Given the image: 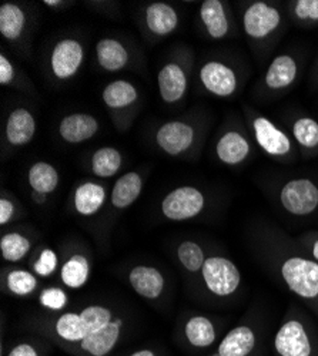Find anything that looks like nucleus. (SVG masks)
<instances>
[{
	"label": "nucleus",
	"instance_id": "31",
	"mask_svg": "<svg viewBox=\"0 0 318 356\" xmlns=\"http://www.w3.org/2000/svg\"><path fill=\"white\" fill-rule=\"evenodd\" d=\"M56 331L59 334L61 338L76 342V341H83L86 337L89 335L88 328L81 319L80 315L77 314H65L59 318L56 323Z\"/></svg>",
	"mask_w": 318,
	"mask_h": 356
},
{
	"label": "nucleus",
	"instance_id": "38",
	"mask_svg": "<svg viewBox=\"0 0 318 356\" xmlns=\"http://www.w3.org/2000/svg\"><path fill=\"white\" fill-rule=\"evenodd\" d=\"M57 266V257L51 250H45L40 254V258L35 264V271L42 277H49L53 274Z\"/></svg>",
	"mask_w": 318,
	"mask_h": 356
},
{
	"label": "nucleus",
	"instance_id": "43",
	"mask_svg": "<svg viewBox=\"0 0 318 356\" xmlns=\"http://www.w3.org/2000/svg\"><path fill=\"white\" fill-rule=\"evenodd\" d=\"M132 356H156V355L149 349H143V350H138V352L133 353Z\"/></svg>",
	"mask_w": 318,
	"mask_h": 356
},
{
	"label": "nucleus",
	"instance_id": "42",
	"mask_svg": "<svg viewBox=\"0 0 318 356\" xmlns=\"http://www.w3.org/2000/svg\"><path fill=\"white\" fill-rule=\"evenodd\" d=\"M311 255L315 262H318V240H315L311 245Z\"/></svg>",
	"mask_w": 318,
	"mask_h": 356
},
{
	"label": "nucleus",
	"instance_id": "24",
	"mask_svg": "<svg viewBox=\"0 0 318 356\" xmlns=\"http://www.w3.org/2000/svg\"><path fill=\"white\" fill-rule=\"evenodd\" d=\"M186 337L193 346L207 348L216 339L214 325L206 316H194L186 325Z\"/></svg>",
	"mask_w": 318,
	"mask_h": 356
},
{
	"label": "nucleus",
	"instance_id": "16",
	"mask_svg": "<svg viewBox=\"0 0 318 356\" xmlns=\"http://www.w3.org/2000/svg\"><path fill=\"white\" fill-rule=\"evenodd\" d=\"M255 346V335L248 326L231 330L218 345V356H247Z\"/></svg>",
	"mask_w": 318,
	"mask_h": 356
},
{
	"label": "nucleus",
	"instance_id": "13",
	"mask_svg": "<svg viewBox=\"0 0 318 356\" xmlns=\"http://www.w3.org/2000/svg\"><path fill=\"white\" fill-rule=\"evenodd\" d=\"M129 280L133 289L144 298L156 300L163 292L164 278L160 271L152 266H136L132 270Z\"/></svg>",
	"mask_w": 318,
	"mask_h": 356
},
{
	"label": "nucleus",
	"instance_id": "32",
	"mask_svg": "<svg viewBox=\"0 0 318 356\" xmlns=\"http://www.w3.org/2000/svg\"><path fill=\"white\" fill-rule=\"evenodd\" d=\"M0 248H2V255L6 261L16 262L20 261L31 250V243L26 236L12 232L5 235L0 241Z\"/></svg>",
	"mask_w": 318,
	"mask_h": 356
},
{
	"label": "nucleus",
	"instance_id": "36",
	"mask_svg": "<svg viewBox=\"0 0 318 356\" xmlns=\"http://www.w3.org/2000/svg\"><path fill=\"white\" fill-rule=\"evenodd\" d=\"M293 15L304 23H318V0H297L293 3Z\"/></svg>",
	"mask_w": 318,
	"mask_h": 356
},
{
	"label": "nucleus",
	"instance_id": "30",
	"mask_svg": "<svg viewBox=\"0 0 318 356\" xmlns=\"http://www.w3.org/2000/svg\"><path fill=\"white\" fill-rule=\"evenodd\" d=\"M296 141L305 152L318 150V123L311 117H301L293 124Z\"/></svg>",
	"mask_w": 318,
	"mask_h": 356
},
{
	"label": "nucleus",
	"instance_id": "37",
	"mask_svg": "<svg viewBox=\"0 0 318 356\" xmlns=\"http://www.w3.org/2000/svg\"><path fill=\"white\" fill-rule=\"evenodd\" d=\"M40 304L49 309H62L67 304V295L61 288H47L40 293Z\"/></svg>",
	"mask_w": 318,
	"mask_h": 356
},
{
	"label": "nucleus",
	"instance_id": "33",
	"mask_svg": "<svg viewBox=\"0 0 318 356\" xmlns=\"http://www.w3.org/2000/svg\"><path fill=\"white\" fill-rule=\"evenodd\" d=\"M179 259L183 264L184 268L191 273H197L198 270H203V265L206 262L205 252L196 243L186 241L179 247Z\"/></svg>",
	"mask_w": 318,
	"mask_h": 356
},
{
	"label": "nucleus",
	"instance_id": "17",
	"mask_svg": "<svg viewBox=\"0 0 318 356\" xmlns=\"http://www.w3.org/2000/svg\"><path fill=\"white\" fill-rule=\"evenodd\" d=\"M187 80L184 72L177 65H167L159 73V88L164 102L175 103L186 92Z\"/></svg>",
	"mask_w": 318,
	"mask_h": 356
},
{
	"label": "nucleus",
	"instance_id": "2",
	"mask_svg": "<svg viewBox=\"0 0 318 356\" xmlns=\"http://www.w3.org/2000/svg\"><path fill=\"white\" fill-rule=\"evenodd\" d=\"M284 210L293 216L304 217L318 209V187L308 178L288 181L280 191Z\"/></svg>",
	"mask_w": 318,
	"mask_h": 356
},
{
	"label": "nucleus",
	"instance_id": "12",
	"mask_svg": "<svg viewBox=\"0 0 318 356\" xmlns=\"http://www.w3.org/2000/svg\"><path fill=\"white\" fill-rule=\"evenodd\" d=\"M216 152L218 159L228 165L243 163L250 154V143L239 131H227L217 143Z\"/></svg>",
	"mask_w": 318,
	"mask_h": 356
},
{
	"label": "nucleus",
	"instance_id": "9",
	"mask_svg": "<svg viewBox=\"0 0 318 356\" xmlns=\"http://www.w3.org/2000/svg\"><path fill=\"white\" fill-rule=\"evenodd\" d=\"M83 62V47L73 39H66L56 44L51 53V69L59 79L72 77Z\"/></svg>",
	"mask_w": 318,
	"mask_h": 356
},
{
	"label": "nucleus",
	"instance_id": "45",
	"mask_svg": "<svg viewBox=\"0 0 318 356\" xmlns=\"http://www.w3.org/2000/svg\"><path fill=\"white\" fill-rule=\"evenodd\" d=\"M45 5L56 6V5H59V2H57V0H45Z\"/></svg>",
	"mask_w": 318,
	"mask_h": 356
},
{
	"label": "nucleus",
	"instance_id": "19",
	"mask_svg": "<svg viewBox=\"0 0 318 356\" xmlns=\"http://www.w3.org/2000/svg\"><path fill=\"white\" fill-rule=\"evenodd\" d=\"M200 16L213 39L218 40L227 36L230 24L224 5L220 0H206V2H203L200 8Z\"/></svg>",
	"mask_w": 318,
	"mask_h": 356
},
{
	"label": "nucleus",
	"instance_id": "40",
	"mask_svg": "<svg viewBox=\"0 0 318 356\" xmlns=\"http://www.w3.org/2000/svg\"><path fill=\"white\" fill-rule=\"evenodd\" d=\"M13 204L6 200V198H2L0 200V224L5 225L13 216Z\"/></svg>",
	"mask_w": 318,
	"mask_h": 356
},
{
	"label": "nucleus",
	"instance_id": "27",
	"mask_svg": "<svg viewBox=\"0 0 318 356\" xmlns=\"http://www.w3.org/2000/svg\"><path fill=\"white\" fill-rule=\"evenodd\" d=\"M137 99V92L133 84L125 80L110 83L103 92V100L109 107H125Z\"/></svg>",
	"mask_w": 318,
	"mask_h": 356
},
{
	"label": "nucleus",
	"instance_id": "34",
	"mask_svg": "<svg viewBox=\"0 0 318 356\" xmlns=\"http://www.w3.org/2000/svg\"><path fill=\"white\" fill-rule=\"evenodd\" d=\"M80 316L86 325V328H88L89 334L104 328V326L109 325L111 321V312L103 307L86 308V309H83Z\"/></svg>",
	"mask_w": 318,
	"mask_h": 356
},
{
	"label": "nucleus",
	"instance_id": "23",
	"mask_svg": "<svg viewBox=\"0 0 318 356\" xmlns=\"http://www.w3.org/2000/svg\"><path fill=\"white\" fill-rule=\"evenodd\" d=\"M146 22L150 31L164 36L171 33L177 26V13L166 3H153L148 8Z\"/></svg>",
	"mask_w": 318,
	"mask_h": 356
},
{
	"label": "nucleus",
	"instance_id": "26",
	"mask_svg": "<svg viewBox=\"0 0 318 356\" xmlns=\"http://www.w3.org/2000/svg\"><path fill=\"white\" fill-rule=\"evenodd\" d=\"M24 26V13L23 10L12 3H6L0 8V33L6 39H17Z\"/></svg>",
	"mask_w": 318,
	"mask_h": 356
},
{
	"label": "nucleus",
	"instance_id": "6",
	"mask_svg": "<svg viewBox=\"0 0 318 356\" xmlns=\"http://www.w3.org/2000/svg\"><path fill=\"white\" fill-rule=\"evenodd\" d=\"M253 133L257 144L269 156L285 157L293 152L290 137L264 115H257L253 118Z\"/></svg>",
	"mask_w": 318,
	"mask_h": 356
},
{
	"label": "nucleus",
	"instance_id": "18",
	"mask_svg": "<svg viewBox=\"0 0 318 356\" xmlns=\"http://www.w3.org/2000/svg\"><path fill=\"white\" fill-rule=\"evenodd\" d=\"M36 123L33 115L24 108H16L8 118L6 136L13 145H23L35 136Z\"/></svg>",
	"mask_w": 318,
	"mask_h": 356
},
{
	"label": "nucleus",
	"instance_id": "14",
	"mask_svg": "<svg viewBox=\"0 0 318 356\" xmlns=\"http://www.w3.org/2000/svg\"><path fill=\"white\" fill-rule=\"evenodd\" d=\"M96 118L89 114H72L61 123V134L69 143H81L97 133Z\"/></svg>",
	"mask_w": 318,
	"mask_h": 356
},
{
	"label": "nucleus",
	"instance_id": "44",
	"mask_svg": "<svg viewBox=\"0 0 318 356\" xmlns=\"http://www.w3.org/2000/svg\"><path fill=\"white\" fill-rule=\"evenodd\" d=\"M33 198H35V201L36 202H39V204H43L45 201H46V194H42V193H33Z\"/></svg>",
	"mask_w": 318,
	"mask_h": 356
},
{
	"label": "nucleus",
	"instance_id": "41",
	"mask_svg": "<svg viewBox=\"0 0 318 356\" xmlns=\"http://www.w3.org/2000/svg\"><path fill=\"white\" fill-rule=\"evenodd\" d=\"M9 356H39L33 346L27 343H20L12 349Z\"/></svg>",
	"mask_w": 318,
	"mask_h": 356
},
{
	"label": "nucleus",
	"instance_id": "15",
	"mask_svg": "<svg viewBox=\"0 0 318 356\" xmlns=\"http://www.w3.org/2000/svg\"><path fill=\"white\" fill-rule=\"evenodd\" d=\"M122 321L110 322L104 328L89 334L81 341V349L89 352L93 356L107 355L119 341Z\"/></svg>",
	"mask_w": 318,
	"mask_h": 356
},
{
	"label": "nucleus",
	"instance_id": "20",
	"mask_svg": "<svg viewBox=\"0 0 318 356\" xmlns=\"http://www.w3.org/2000/svg\"><path fill=\"white\" fill-rule=\"evenodd\" d=\"M141 178L136 172H127L120 177L111 191V204L116 209H126L132 205L141 193Z\"/></svg>",
	"mask_w": 318,
	"mask_h": 356
},
{
	"label": "nucleus",
	"instance_id": "22",
	"mask_svg": "<svg viewBox=\"0 0 318 356\" xmlns=\"http://www.w3.org/2000/svg\"><path fill=\"white\" fill-rule=\"evenodd\" d=\"M96 53L99 65L109 72L123 69L129 60L127 50L118 40L113 39L100 40L96 46Z\"/></svg>",
	"mask_w": 318,
	"mask_h": 356
},
{
	"label": "nucleus",
	"instance_id": "10",
	"mask_svg": "<svg viewBox=\"0 0 318 356\" xmlns=\"http://www.w3.org/2000/svg\"><path fill=\"white\" fill-rule=\"evenodd\" d=\"M157 144L168 154H180L191 145L194 130L182 122H171L160 127L157 131Z\"/></svg>",
	"mask_w": 318,
	"mask_h": 356
},
{
	"label": "nucleus",
	"instance_id": "1",
	"mask_svg": "<svg viewBox=\"0 0 318 356\" xmlns=\"http://www.w3.org/2000/svg\"><path fill=\"white\" fill-rule=\"evenodd\" d=\"M281 275L290 291L301 298L314 300L318 296V262L292 257L283 264Z\"/></svg>",
	"mask_w": 318,
	"mask_h": 356
},
{
	"label": "nucleus",
	"instance_id": "29",
	"mask_svg": "<svg viewBox=\"0 0 318 356\" xmlns=\"http://www.w3.org/2000/svg\"><path fill=\"white\" fill-rule=\"evenodd\" d=\"M122 165V156L120 153L111 147H103L97 150L92 160L93 171L97 177H111L119 171Z\"/></svg>",
	"mask_w": 318,
	"mask_h": 356
},
{
	"label": "nucleus",
	"instance_id": "25",
	"mask_svg": "<svg viewBox=\"0 0 318 356\" xmlns=\"http://www.w3.org/2000/svg\"><path fill=\"white\" fill-rule=\"evenodd\" d=\"M29 183L36 193L49 194L59 183V174L47 163H36L29 171Z\"/></svg>",
	"mask_w": 318,
	"mask_h": 356
},
{
	"label": "nucleus",
	"instance_id": "8",
	"mask_svg": "<svg viewBox=\"0 0 318 356\" xmlns=\"http://www.w3.org/2000/svg\"><path fill=\"white\" fill-rule=\"evenodd\" d=\"M200 79L207 90L218 97H228L237 90L234 70L220 62H210L200 72Z\"/></svg>",
	"mask_w": 318,
	"mask_h": 356
},
{
	"label": "nucleus",
	"instance_id": "11",
	"mask_svg": "<svg viewBox=\"0 0 318 356\" xmlns=\"http://www.w3.org/2000/svg\"><path fill=\"white\" fill-rule=\"evenodd\" d=\"M299 74V65L290 54H280L270 63L266 72V86L273 92H280L290 87Z\"/></svg>",
	"mask_w": 318,
	"mask_h": 356
},
{
	"label": "nucleus",
	"instance_id": "5",
	"mask_svg": "<svg viewBox=\"0 0 318 356\" xmlns=\"http://www.w3.org/2000/svg\"><path fill=\"white\" fill-rule=\"evenodd\" d=\"M281 23V15L277 8L264 2L250 5L243 16L244 32L251 39H266L274 33Z\"/></svg>",
	"mask_w": 318,
	"mask_h": 356
},
{
	"label": "nucleus",
	"instance_id": "39",
	"mask_svg": "<svg viewBox=\"0 0 318 356\" xmlns=\"http://www.w3.org/2000/svg\"><path fill=\"white\" fill-rule=\"evenodd\" d=\"M15 72L10 62L5 56H0V83L9 84L13 80Z\"/></svg>",
	"mask_w": 318,
	"mask_h": 356
},
{
	"label": "nucleus",
	"instance_id": "3",
	"mask_svg": "<svg viewBox=\"0 0 318 356\" xmlns=\"http://www.w3.org/2000/svg\"><path fill=\"white\" fill-rule=\"evenodd\" d=\"M203 278L207 288L217 296H228L240 286L241 275L236 266L223 257H212L203 265Z\"/></svg>",
	"mask_w": 318,
	"mask_h": 356
},
{
	"label": "nucleus",
	"instance_id": "28",
	"mask_svg": "<svg viewBox=\"0 0 318 356\" xmlns=\"http://www.w3.org/2000/svg\"><path fill=\"white\" fill-rule=\"evenodd\" d=\"M90 266L83 255H73L62 268V281L69 288H80L89 278Z\"/></svg>",
	"mask_w": 318,
	"mask_h": 356
},
{
	"label": "nucleus",
	"instance_id": "35",
	"mask_svg": "<svg viewBox=\"0 0 318 356\" xmlns=\"http://www.w3.org/2000/svg\"><path fill=\"white\" fill-rule=\"evenodd\" d=\"M36 284V278L27 271L16 270L8 275V286L16 295H27L33 292Z\"/></svg>",
	"mask_w": 318,
	"mask_h": 356
},
{
	"label": "nucleus",
	"instance_id": "7",
	"mask_svg": "<svg viewBox=\"0 0 318 356\" xmlns=\"http://www.w3.org/2000/svg\"><path fill=\"white\" fill-rule=\"evenodd\" d=\"M276 350L280 356H310L311 342L300 321H288L278 330L274 339Z\"/></svg>",
	"mask_w": 318,
	"mask_h": 356
},
{
	"label": "nucleus",
	"instance_id": "21",
	"mask_svg": "<svg viewBox=\"0 0 318 356\" xmlns=\"http://www.w3.org/2000/svg\"><path fill=\"white\" fill-rule=\"evenodd\" d=\"M106 200V191L96 183H86L76 190L74 207L81 216L96 214Z\"/></svg>",
	"mask_w": 318,
	"mask_h": 356
},
{
	"label": "nucleus",
	"instance_id": "4",
	"mask_svg": "<svg viewBox=\"0 0 318 356\" xmlns=\"http://www.w3.org/2000/svg\"><path fill=\"white\" fill-rule=\"evenodd\" d=\"M205 207V197L198 190L193 187H180L171 191L164 200L161 210L163 214L175 221H183L193 218Z\"/></svg>",
	"mask_w": 318,
	"mask_h": 356
}]
</instances>
